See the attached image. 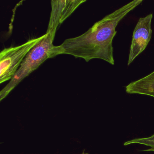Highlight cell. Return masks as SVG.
<instances>
[{
    "label": "cell",
    "mask_w": 154,
    "mask_h": 154,
    "mask_svg": "<svg viewBox=\"0 0 154 154\" xmlns=\"http://www.w3.org/2000/svg\"><path fill=\"white\" fill-rule=\"evenodd\" d=\"M143 2L134 0L97 21L82 35L66 39L59 46L60 54L73 56L86 62L100 59L114 65L112 40L119 22Z\"/></svg>",
    "instance_id": "6da1fadb"
},
{
    "label": "cell",
    "mask_w": 154,
    "mask_h": 154,
    "mask_svg": "<svg viewBox=\"0 0 154 154\" xmlns=\"http://www.w3.org/2000/svg\"><path fill=\"white\" fill-rule=\"evenodd\" d=\"M54 38L49 33H46L44 37L28 53L13 77L0 92V100L6 98L23 79L46 60L60 55L59 46L53 45Z\"/></svg>",
    "instance_id": "7a4b0ae2"
},
{
    "label": "cell",
    "mask_w": 154,
    "mask_h": 154,
    "mask_svg": "<svg viewBox=\"0 0 154 154\" xmlns=\"http://www.w3.org/2000/svg\"><path fill=\"white\" fill-rule=\"evenodd\" d=\"M45 36L28 40L20 45L5 48L0 53V84L11 80L28 53Z\"/></svg>",
    "instance_id": "3957f363"
},
{
    "label": "cell",
    "mask_w": 154,
    "mask_h": 154,
    "mask_svg": "<svg viewBox=\"0 0 154 154\" xmlns=\"http://www.w3.org/2000/svg\"><path fill=\"white\" fill-rule=\"evenodd\" d=\"M152 18L153 14H150L139 19L133 31L128 66H129L135 58L145 50L150 41L152 36L151 24Z\"/></svg>",
    "instance_id": "277c9868"
},
{
    "label": "cell",
    "mask_w": 154,
    "mask_h": 154,
    "mask_svg": "<svg viewBox=\"0 0 154 154\" xmlns=\"http://www.w3.org/2000/svg\"><path fill=\"white\" fill-rule=\"evenodd\" d=\"M85 0H52L50 19L46 33L55 37L58 27Z\"/></svg>",
    "instance_id": "5b68a950"
},
{
    "label": "cell",
    "mask_w": 154,
    "mask_h": 154,
    "mask_svg": "<svg viewBox=\"0 0 154 154\" xmlns=\"http://www.w3.org/2000/svg\"><path fill=\"white\" fill-rule=\"evenodd\" d=\"M129 94L148 95L154 98V71L145 77L134 81L125 86Z\"/></svg>",
    "instance_id": "8992f818"
},
{
    "label": "cell",
    "mask_w": 154,
    "mask_h": 154,
    "mask_svg": "<svg viewBox=\"0 0 154 154\" xmlns=\"http://www.w3.org/2000/svg\"><path fill=\"white\" fill-rule=\"evenodd\" d=\"M132 144H141L151 147L149 149L143 150V151H154V134L148 137L134 139L126 141L124 143V146H127Z\"/></svg>",
    "instance_id": "52a82bcc"
}]
</instances>
